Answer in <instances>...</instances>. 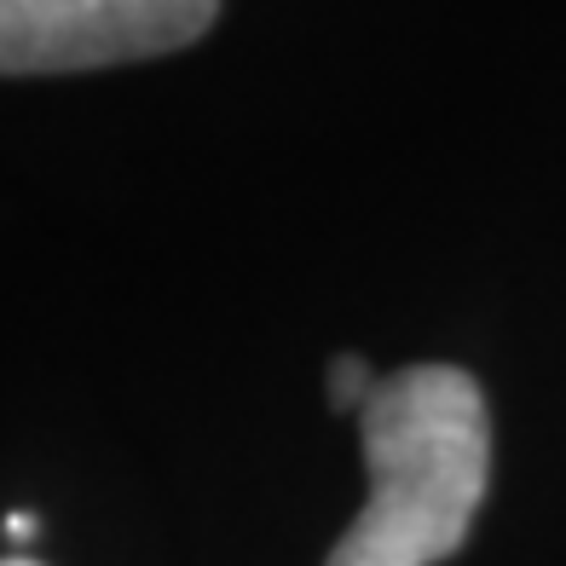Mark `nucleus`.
Returning <instances> with one entry per match:
<instances>
[{"instance_id":"f257e3e1","label":"nucleus","mask_w":566,"mask_h":566,"mask_svg":"<svg viewBox=\"0 0 566 566\" xmlns=\"http://www.w3.org/2000/svg\"><path fill=\"white\" fill-rule=\"evenodd\" d=\"M358 440L370 462V503L324 566H433L457 555L492 480L480 381L457 365L381 376L358 410Z\"/></svg>"},{"instance_id":"f03ea898","label":"nucleus","mask_w":566,"mask_h":566,"mask_svg":"<svg viewBox=\"0 0 566 566\" xmlns=\"http://www.w3.org/2000/svg\"><path fill=\"white\" fill-rule=\"evenodd\" d=\"M220 0H0V75L111 70L191 46Z\"/></svg>"},{"instance_id":"7ed1b4c3","label":"nucleus","mask_w":566,"mask_h":566,"mask_svg":"<svg viewBox=\"0 0 566 566\" xmlns=\"http://www.w3.org/2000/svg\"><path fill=\"white\" fill-rule=\"evenodd\" d=\"M376 381L381 376L358 353H336V358H329V405H336V410H365V399L376 394Z\"/></svg>"},{"instance_id":"20e7f679","label":"nucleus","mask_w":566,"mask_h":566,"mask_svg":"<svg viewBox=\"0 0 566 566\" xmlns=\"http://www.w3.org/2000/svg\"><path fill=\"white\" fill-rule=\"evenodd\" d=\"M35 532H41V526H35V514H7V537H12V544H30Z\"/></svg>"},{"instance_id":"39448f33","label":"nucleus","mask_w":566,"mask_h":566,"mask_svg":"<svg viewBox=\"0 0 566 566\" xmlns=\"http://www.w3.org/2000/svg\"><path fill=\"white\" fill-rule=\"evenodd\" d=\"M0 566H35V560H0Z\"/></svg>"}]
</instances>
